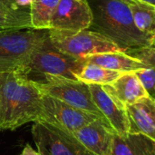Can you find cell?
I'll return each instance as SVG.
<instances>
[{"mask_svg":"<svg viewBox=\"0 0 155 155\" xmlns=\"http://www.w3.org/2000/svg\"><path fill=\"white\" fill-rule=\"evenodd\" d=\"M42 96L22 69L0 72V130L14 131L38 120Z\"/></svg>","mask_w":155,"mask_h":155,"instance_id":"6da1fadb","label":"cell"},{"mask_svg":"<svg viewBox=\"0 0 155 155\" xmlns=\"http://www.w3.org/2000/svg\"><path fill=\"white\" fill-rule=\"evenodd\" d=\"M93 14L88 28L126 51L154 45L155 36L142 33L134 25L131 11L123 0H87Z\"/></svg>","mask_w":155,"mask_h":155,"instance_id":"7a4b0ae2","label":"cell"},{"mask_svg":"<svg viewBox=\"0 0 155 155\" xmlns=\"http://www.w3.org/2000/svg\"><path fill=\"white\" fill-rule=\"evenodd\" d=\"M48 40V30L0 31V72L23 68L30 54Z\"/></svg>","mask_w":155,"mask_h":155,"instance_id":"3957f363","label":"cell"},{"mask_svg":"<svg viewBox=\"0 0 155 155\" xmlns=\"http://www.w3.org/2000/svg\"><path fill=\"white\" fill-rule=\"evenodd\" d=\"M84 62L66 55L54 48L50 41L35 50L29 56L25 65L20 68L28 79L38 82L45 75L61 76L77 80L76 74L83 68Z\"/></svg>","mask_w":155,"mask_h":155,"instance_id":"277c9868","label":"cell"},{"mask_svg":"<svg viewBox=\"0 0 155 155\" xmlns=\"http://www.w3.org/2000/svg\"><path fill=\"white\" fill-rule=\"evenodd\" d=\"M48 36L54 48L75 59L101 53L124 52L107 37L89 29L81 31L50 29Z\"/></svg>","mask_w":155,"mask_h":155,"instance_id":"5b68a950","label":"cell"},{"mask_svg":"<svg viewBox=\"0 0 155 155\" xmlns=\"http://www.w3.org/2000/svg\"><path fill=\"white\" fill-rule=\"evenodd\" d=\"M35 84L43 94L104 118L92 99L87 84L79 80L52 75H45Z\"/></svg>","mask_w":155,"mask_h":155,"instance_id":"8992f818","label":"cell"},{"mask_svg":"<svg viewBox=\"0 0 155 155\" xmlns=\"http://www.w3.org/2000/svg\"><path fill=\"white\" fill-rule=\"evenodd\" d=\"M32 136L41 155H94L74 135L54 124L44 120L33 122Z\"/></svg>","mask_w":155,"mask_h":155,"instance_id":"52a82bcc","label":"cell"},{"mask_svg":"<svg viewBox=\"0 0 155 155\" xmlns=\"http://www.w3.org/2000/svg\"><path fill=\"white\" fill-rule=\"evenodd\" d=\"M97 118L100 117L73 107L54 97L45 94L42 96V112L38 120L49 122L70 133L76 132Z\"/></svg>","mask_w":155,"mask_h":155,"instance_id":"ba28073f","label":"cell"},{"mask_svg":"<svg viewBox=\"0 0 155 155\" xmlns=\"http://www.w3.org/2000/svg\"><path fill=\"white\" fill-rule=\"evenodd\" d=\"M92 21L93 14L87 0H59L51 19L50 29L81 31L88 29Z\"/></svg>","mask_w":155,"mask_h":155,"instance_id":"9c48e42d","label":"cell"},{"mask_svg":"<svg viewBox=\"0 0 155 155\" xmlns=\"http://www.w3.org/2000/svg\"><path fill=\"white\" fill-rule=\"evenodd\" d=\"M88 86L94 104L114 133L119 135L129 134L131 126L125 106L107 93L103 85L88 84Z\"/></svg>","mask_w":155,"mask_h":155,"instance_id":"30bf717a","label":"cell"},{"mask_svg":"<svg viewBox=\"0 0 155 155\" xmlns=\"http://www.w3.org/2000/svg\"><path fill=\"white\" fill-rule=\"evenodd\" d=\"M73 134L93 154H111L115 133L104 118H97Z\"/></svg>","mask_w":155,"mask_h":155,"instance_id":"8fae6325","label":"cell"},{"mask_svg":"<svg viewBox=\"0 0 155 155\" xmlns=\"http://www.w3.org/2000/svg\"><path fill=\"white\" fill-rule=\"evenodd\" d=\"M129 118L130 133L142 134L155 140V100L146 96L125 106Z\"/></svg>","mask_w":155,"mask_h":155,"instance_id":"7c38bea8","label":"cell"},{"mask_svg":"<svg viewBox=\"0 0 155 155\" xmlns=\"http://www.w3.org/2000/svg\"><path fill=\"white\" fill-rule=\"evenodd\" d=\"M103 87L124 106L150 96L134 72L122 73L112 84Z\"/></svg>","mask_w":155,"mask_h":155,"instance_id":"4fadbf2b","label":"cell"},{"mask_svg":"<svg viewBox=\"0 0 155 155\" xmlns=\"http://www.w3.org/2000/svg\"><path fill=\"white\" fill-rule=\"evenodd\" d=\"M110 155H155V140L142 134H114Z\"/></svg>","mask_w":155,"mask_h":155,"instance_id":"5bb4252c","label":"cell"},{"mask_svg":"<svg viewBox=\"0 0 155 155\" xmlns=\"http://www.w3.org/2000/svg\"><path fill=\"white\" fill-rule=\"evenodd\" d=\"M84 63H92L101 67L125 73L134 72L147 67L140 60L126 54L124 52H107L88 55L82 58Z\"/></svg>","mask_w":155,"mask_h":155,"instance_id":"9a60e30c","label":"cell"},{"mask_svg":"<svg viewBox=\"0 0 155 155\" xmlns=\"http://www.w3.org/2000/svg\"><path fill=\"white\" fill-rule=\"evenodd\" d=\"M135 26L143 34L155 36V5L142 0L127 4Z\"/></svg>","mask_w":155,"mask_h":155,"instance_id":"2e32d148","label":"cell"},{"mask_svg":"<svg viewBox=\"0 0 155 155\" xmlns=\"http://www.w3.org/2000/svg\"><path fill=\"white\" fill-rule=\"evenodd\" d=\"M59 0H31L29 15L31 28L49 30L50 23Z\"/></svg>","mask_w":155,"mask_h":155,"instance_id":"e0dca14e","label":"cell"},{"mask_svg":"<svg viewBox=\"0 0 155 155\" xmlns=\"http://www.w3.org/2000/svg\"><path fill=\"white\" fill-rule=\"evenodd\" d=\"M121 74V72L106 69L92 63H84L83 68L76 74V78L87 84L105 85L112 84Z\"/></svg>","mask_w":155,"mask_h":155,"instance_id":"ac0fdd59","label":"cell"},{"mask_svg":"<svg viewBox=\"0 0 155 155\" xmlns=\"http://www.w3.org/2000/svg\"><path fill=\"white\" fill-rule=\"evenodd\" d=\"M31 28L29 12L26 10L14 12L0 11V31L21 30Z\"/></svg>","mask_w":155,"mask_h":155,"instance_id":"d6986e66","label":"cell"},{"mask_svg":"<svg viewBox=\"0 0 155 155\" xmlns=\"http://www.w3.org/2000/svg\"><path fill=\"white\" fill-rule=\"evenodd\" d=\"M140 83L147 94L154 99L155 94V71L153 67H145L134 71Z\"/></svg>","mask_w":155,"mask_h":155,"instance_id":"ffe728a7","label":"cell"},{"mask_svg":"<svg viewBox=\"0 0 155 155\" xmlns=\"http://www.w3.org/2000/svg\"><path fill=\"white\" fill-rule=\"evenodd\" d=\"M154 45L126 51L125 54L143 62L147 67L154 68Z\"/></svg>","mask_w":155,"mask_h":155,"instance_id":"44dd1931","label":"cell"},{"mask_svg":"<svg viewBox=\"0 0 155 155\" xmlns=\"http://www.w3.org/2000/svg\"><path fill=\"white\" fill-rule=\"evenodd\" d=\"M3 3L11 11L25 10V8L29 7L31 0H2Z\"/></svg>","mask_w":155,"mask_h":155,"instance_id":"7402d4cb","label":"cell"},{"mask_svg":"<svg viewBox=\"0 0 155 155\" xmlns=\"http://www.w3.org/2000/svg\"><path fill=\"white\" fill-rule=\"evenodd\" d=\"M19 155H41V154H40L37 151H35V149H33V148L30 146V144H26V145L24 147V149H23L22 153H21Z\"/></svg>","mask_w":155,"mask_h":155,"instance_id":"603a6c76","label":"cell"},{"mask_svg":"<svg viewBox=\"0 0 155 155\" xmlns=\"http://www.w3.org/2000/svg\"><path fill=\"white\" fill-rule=\"evenodd\" d=\"M0 11L1 12H14V11H11L4 3L2 0H0Z\"/></svg>","mask_w":155,"mask_h":155,"instance_id":"cb8c5ba5","label":"cell"},{"mask_svg":"<svg viewBox=\"0 0 155 155\" xmlns=\"http://www.w3.org/2000/svg\"><path fill=\"white\" fill-rule=\"evenodd\" d=\"M124 2H125L126 4H128L129 2H131L132 0H123ZM142 1H145V2H147V3H149V4H152V5H155V0H142Z\"/></svg>","mask_w":155,"mask_h":155,"instance_id":"d4e9b609","label":"cell"}]
</instances>
